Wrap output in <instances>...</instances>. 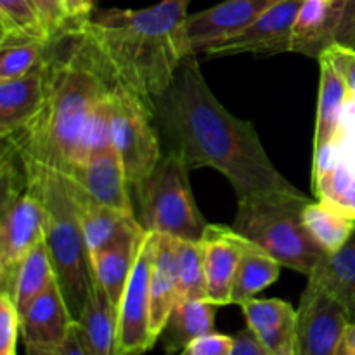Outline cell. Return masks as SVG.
Wrapping results in <instances>:
<instances>
[{"mask_svg":"<svg viewBox=\"0 0 355 355\" xmlns=\"http://www.w3.org/2000/svg\"><path fill=\"white\" fill-rule=\"evenodd\" d=\"M47 71L49 55L31 71L0 82V137L12 139L37 116L45 99Z\"/></svg>","mask_w":355,"mask_h":355,"instance_id":"e0dca14e","label":"cell"},{"mask_svg":"<svg viewBox=\"0 0 355 355\" xmlns=\"http://www.w3.org/2000/svg\"><path fill=\"white\" fill-rule=\"evenodd\" d=\"M62 12L66 17V31L71 28H80L94 16V2L96 0H61Z\"/></svg>","mask_w":355,"mask_h":355,"instance_id":"8d00e7d4","label":"cell"},{"mask_svg":"<svg viewBox=\"0 0 355 355\" xmlns=\"http://www.w3.org/2000/svg\"><path fill=\"white\" fill-rule=\"evenodd\" d=\"M321 68V82H319V103L315 114V135L314 149L329 144L338 137L342 130L345 110L350 101V90L345 85L335 66L321 55L318 59Z\"/></svg>","mask_w":355,"mask_h":355,"instance_id":"603a6c76","label":"cell"},{"mask_svg":"<svg viewBox=\"0 0 355 355\" xmlns=\"http://www.w3.org/2000/svg\"><path fill=\"white\" fill-rule=\"evenodd\" d=\"M189 166L177 153L159 158L148 179L134 189L139 200L135 215L144 231L172 236L180 241H201L207 220L194 200Z\"/></svg>","mask_w":355,"mask_h":355,"instance_id":"5b68a950","label":"cell"},{"mask_svg":"<svg viewBox=\"0 0 355 355\" xmlns=\"http://www.w3.org/2000/svg\"><path fill=\"white\" fill-rule=\"evenodd\" d=\"M156 232L146 231L118 305V355H142L155 347L151 335V274Z\"/></svg>","mask_w":355,"mask_h":355,"instance_id":"9c48e42d","label":"cell"},{"mask_svg":"<svg viewBox=\"0 0 355 355\" xmlns=\"http://www.w3.org/2000/svg\"><path fill=\"white\" fill-rule=\"evenodd\" d=\"M69 179L78 184L87 194H90L99 203L128 211V214H135L130 196L132 187L114 146L89 156L69 175Z\"/></svg>","mask_w":355,"mask_h":355,"instance_id":"ac0fdd59","label":"cell"},{"mask_svg":"<svg viewBox=\"0 0 355 355\" xmlns=\"http://www.w3.org/2000/svg\"><path fill=\"white\" fill-rule=\"evenodd\" d=\"M305 207L238 201L232 229L269 253L283 267L311 276L326 253L302 222Z\"/></svg>","mask_w":355,"mask_h":355,"instance_id":"8992f818","label":"cell"},{"mask_svg":"<svg viewBox=\"0 0 355 355\" xmlns=\"http://www.w3.org/2000/svg\"><path fill=\"white\" fill-rule=\"evenodd\" d=\"M75 322L92 355H118V311L96 277Z\"/></svg>","mask_w":355,"mask_h":355,"instance_id":"7402d4cb","label":"cell"},{"mask_svg":"<svg viewBox=\"0 0 355 355\" xmlns=\"http://www.w3.org/2000/svg\"><path fill=\"white\" fill-rule=\"evenodd\" d=\"M189 3L162 0L144 9L101 10L80 28L116 83L153 106L191 55L184 40Z\"/></svg>","mask_w":355,"mask_h":355,"instance_id":"3957f363","label":"cell"},{"mask_svg":"<svg viewBox=\"0 0 355 355\" xmlns=\"http://www.w3.org/2000/svg\"><path fill=\"white\" fill-rule=\"evenodd\" d=\"M335 355H355V322H349Z\"/></svg>","mask_w":355,"mask_h":355,"instance_id":"ab89813d","label":"cell"},{"mask_svg":"<svg viewBox=\"0 0 355 355\" xmlns=\"http://www.w3.org/2000/svg\"><path fill=\"white\" fill-rule=\"evenodd\" d=\"M215 307L208 300L177 302L162 333L165 354L179 355L194 340L214 333Z\"/></svg>","mask_w":355,"mask_h":355,"instance_id":"cb8c5ba5","label":"cell"},{"mask_svg":"<svg viewBox=\"0 0 355 355\" xmlns=\"http://www.w3.org/2000/svg\"><path fill=\"white\" fill-rule=\"evenodd\" d=\"M9 37H10V33L7 31L6 24L2 23V19H0V44H2V42L6 40V38H9Z\"/></svg>","mask_w":355,"mask_h":355,"instance_id":"7bdbcfd3","label":"cell"},{"mask_svg":"<svg viewBox=\"0 0 355 355\" xmlns=\"http://www.w3.org/2000/svg\"><path fill=\"white\" fill-rule=\"evenodd\" d=\"M281 267L283 266L276 259H272L269 253L263 252L255 243L246 239L234 284H232L231 304H245V302L255 298V295H259L260 291L276 283L279 279Z\"/></svg>","mask_w":355,"mask_h":355,"instance_id":"4316f807","label":"cell"},{"mask_svg":"<svg viewBox=\"0 0 355 355\" xmlns=\"http://www.w3.org/2000/svg\"><path fill=\"white\" fill-rule=\"evenodd\" d=\"M52 40L10 35L0 44V82L24 75L49 55Z\"/></svg>","mask_w":355,"mask_h":355,"instance_id":"f1b7e54d","label":"cell"},{"mask_svg":"<svg viewBox=\"0 0 355 355\" xmlns=\"http://www.w3.org/2000/svg\"><path fill=\"white\" fill-rule=\"evenodd\" d=\"M321 55H324V58L335 66V69L340 73V76L343 78L345 85L349 87L350 96L355 97V49L338 47V45H335V47L322 52Z\"/></svg>","mask_w":355,"mask_h":355,"instance_id":"e575fe53","label":"cell"},{"mask_svg":"<svg viewBox=\"0 0 355 355\" xmlns=\"http://www.w3.org/2000/svg\"><path fill=\"white\" fill-rule=\"evenodd\" d=\"M21 338L24 349L55 352L69 335L73 319L58 281L51 284L40 297L35 298L19 314Z\"/></svg>","mask_w":355,"mask_h":355,"instance_id":"2e32d148","label":"cell"},{"mask_svg":"<svg viewBox=\"0 0 355 355\" xmlns=\"http://www.w3.org/2000/svg\"><path fill=\"white\" fill-rule=\"evenodd\" d=\"M335 45L355 49V0H305L291 33L290 52L319 59Z\"/></svg>","mask_w":355,"mask_h":355,"instance_id":"30bf717a","label":"cell"},{"mask_svg":"<svg viewBox=\"0 0 355 355\" xmlns=\"http://www.w3.org/2000/svg\"><path fill=\"white\" fill-rule=\"evenodd\" d=\"M246 239L232 227L208 224L205 229L203 246L207 300L217 307L231 305L232 284L241 260Z\"/></svg>","mask_w":355,"mask_h":355,"instance_id":"9a60e30c","label":"cell"},{"mask_svg":"<svg viewBox=\"0 0 355 355\" xmlns=\"http://www.w3.org/2000/svg\"><path fill=\"white\" fill-rule=\"evenodd\" d=\"M144 236L146 231L142 227L132 229L90 259L94 277L116 311Z\"/></svg>","mask_w":355,"mask_h":355,"instance_id":"ffe728a7","label":"cell"},{"mask_svg":"<svg viewBox=\"0 0 355 355\" xmlns=\"http://www.w3.org/2000/svg\"><path fill=\"white\" fill-rule=\"evenodd\" d=\"M10 288V272L7 266L3 263L2 257H0V293L2 291H9Z\"/></svg>","mask_w":355,"mask_h":355,"instance_id":"b9f144b4","label":"cell"},{"mask_svg":"<svg viewBox=\"0 0 355 355\" xmlns=\"http://www.w3.org/2000/svg\"><path fill=\"white\" fill-rule=\"evenodd\" d=\"M349 318L343 305L309 279L295 321V355H335Z\"/></svg>","mask_w":355,"mask_h":355,"instance_id":"8fae6325","label":"cell"},{"mask_svg":"<svg viewBox=\"0 0 355 355\" xmlns=\"http://www.w3.org/2000/svg\"><path fill=\"white\" fill-rule=\"evenodd\" d=\"M113 146L132 191L148 179L163 156L153 106L120 83L113 90Z\"/></svg>","mask_w":355,"mask_h":355,"instance_id":"ba28073f","label":"cell"},{"mask_svg":"<svg viewBox=\"0 0 355 355\" xmlns=\"http://www.w3.org/2000/svg\"><path fill=\"white\" fill-rule=\"evenodd\" d=\"M35 9L40 14L44 26L51 38L54 40L61 33L66 31V17L62 12V2L61 0H31Z\"/></svg>","mask_w":355,"mask_h":355,"instance_id":"d590c367","label":"cell"},{"mask_svg":"<svg viewBox=\"0 0 355 355\" xmlns=\"http://www.w3.org/2000/svg\"><path fill=\"white\" fill-rule=\"evenodd\" d=\"M184 300H207L201 241L177 239V302Z\"/></svg>","mask_w":355,"mask_h":355,"instance_id":"f546056e","label":"cell"},{"mask_svg":"<svg viewBox=\"0 0 355 355\" xmlns=\"http://www.w3.org/2000/svg\"><path fill=\"white\" fill-rule=\"evenodd\" d=\"M177 302V239L156 232L151 274V335L158 342Z\"/></svg>","mask_w":355,"mask_h":355,"instance_id":"44dd1931","label":"cell"},{"mask_svg":"<svg viewBox=\"0 0 355 355\" xmlns=\"http://www.w3.org/2000/svg\"><path fill=\"white\" fill-rule=\"evenodd\" d=\"M309 279L333 295L345 309L349 322H355V231L338 252L324 255Z\"/></svg>","mask_w":355,"mask_h":355,"instance_id":"d4e9b609","label":"cell"},{"mask_svg":"<svg viewBox=\"0 0 355 355\" xmlns=\"http://www.w3.org/2000/svg\"><path fill=\"white\" fill-rule=\"evenodd\" d=\"M239 307L245 315L246 328L252 329L253 335L279 328V326L293 322L297 319V311L290 304L277 300V298H269V300L252 298Z\"/></svg>","mask_w":355,"mask_h":355,"instance_id":"4dcf8cb0","label":"cell"},{"mask_svg":"<svg viewBox=\"0 0 355 355\" xmlns=\"http://www.w3.org/2000/svg\"><path fill=\"white\" fill-rule=\"evenodd\" d=\"M21 335L19 311L9 291L0 293V355H17Z\"/></svg>","mask_w":355,"mask_h":355,"instance_id":"d6a6232c","label":"cell"},{"mask_svg":"<svg viewBox=\"0 0 355 355\" xmlns=\"http://www.w3.org/2000/svg\"><path fill=\"white\" fill-rule=\"evenodd\" d=\"M61 37L66 45L62 51L52 40L44 104L10 141L24 163L69 177L87 120L96 104L113 92L116 80L82 28H71Z\"/></svg>","mask_w":355,"mask_h":355,"instance_id":"7a4b0ae2","label":"cell"},{"mask_svg":"<svg viewBox=\"0 0 355 355\" xmlns=\"http://www.w3.org/2000/svg\"><path fill=\"white\" fill-rule=\"evenodd\" d=\"M312 187L319 201L355 220V153L338 139L314 149Z\"/></svg>","mask_w":355,"mask_h":355,"instance_id":"5bb4252c","label":"cell"},{"mask_svg":"<svg viewBox=\"0 0 355 355\" xmlns=\"http://www.w3.org/2000/svg\"><path fill=\"white\" fill-rule=\"evenodd\" d=\"M0 19L10 35L52 40L31 0H0Z\"/></svg>","mask_w":355,"mask_h":355,"instance_id":"1f68e13d","label":"cell"},{"mask_svg":"<svg viewBox=\"0 0 355 355\" xmlns=\"http://www.w3.org/2000/svg\"><path fill=\"white\" fill-rule=\"evenodd\" d=\"M28 180L44 207V241L51 255L55 281L73 319H78L92 284V267L80 225L69 179L45 166L28 165Z\"/></svg>","mask_w":355,"mask_h":355,"instance_id":"277c9868","label":"cell"},{"mask_svg":"<svg viewBox=\"0 0 355 355\" xmlns=\"http://www.w3.org/2000/svg\"><path fill=\"white\" fill-rule=\"evenodd\" d=\"M55 355H92V352L87 347L85 340H83L82 333H80L76 322H73L71 329H69L68 338L62 342V345L59 347L54 352Z\"/></svg>","mask_w":355,"mask_h":355,"instance_id":"f35d334b","label":"cell"},{"mask_svg":"<svg viewBox=\"0 0 355 355\" xmlns=\"http://www.w3.org/2000/svg\"><path fill=\"white\" fill-rule=\"evenodd\" d=\"M26 355H55V354L54 352H45V350L26 349Z\"/></svg>","mask_w":355,"mask_h":355,"instance_id":"ee69618b","label":"cell"},{"mask_svg":"<svg viewBox=\"0 0 355 355\" xmlns=\"http://www.w3.org/2000/svg\"><path fill=\"white\" fill-rule=\"evenodd\" d=\"M304 2L305 0H276L245 31L222 44L205 49L203 54L220 58L234 54L270 55L290 52L291 33Z\"/></svg>","mask_w":355,"mask_h":355,"instance_id":"7c38bea8","label":"cell"},{"mask_svg":"<svg viewBox=\"0 0 355 355\" xmlns=\"http://www.w3.org/2000/svg\"><path fill=\"white\" fill-rule=\"evenodd\" d=\"M168 151L189 170L215 168L231 182L238 201L307 207L305 196L272 165L255 127L229 113L208 87L196 55L182 59L168 89L153 101Z\"/></svg>","mask_w":355,"mask_h":355,"instance_id":"6da1fadb","label":"cell"},{"mask_svg":"<svg viewBox=\"0 0 355 355\" xmlns=\"http://www.w3.org/2000/svg\"><path fill=\"white\" fill-rule=\"evenodd\" d=\"M14 148H16V146H14V142L10 141V139H2V137H0V168H2L3 162H6V159L9 158L10 153L14 151Z\"/></svg>","mask_w":355,"mask_h":355,"instance_id":"60d3db41","label":"cell"},{"mask_svg":"<svg viewBox=\"0 0 355 355\" xmlns=\"http://www.w3.org/2000/svg\"><path fill=\"white\" fill-rule=\"evenodd\" d=\"M69 187H71L76 214H78L80 225H82L83 236H85L90 259L97 255L101 250L107 248L118 238H121L125 232L142 227L135 214H128V211H121L99 203L71 179H69Z\"/></svg>","mask_w":355,"mask_h":355,"instance_id":"d6986e66","label":"cell"},{"mask_svg":"<svg viewBox=\"0 0 355 355\" xmlns=\"http://www.w3.org/2000/svg\"><path fill=\"white\" fill-rule=\"evenodd\" d=\"M276 0H224L184 21V40L191 55H198L211 45L222 44L245 31Z\"/></svg>","mask_w":355,"mask_h":355,"instance_id":"4fadbf2b","label":"cell"},{"mask_svg":"<svg viewBox=\"0 0 355 355\" xmlns=\"http://www.w3.org/2000/svg\"><path fill=\"white\" fill-rule=\"evenodd\" d=\"M44 239V207L31 189L14 148L0 168V257L10 276L17 263Z\"/></svg>","mask_w":355,"mask_h":355,"instance_id":"52a82bcc","label":"cell"},{"mask_svg":"<svg viewBox=\"0 0 355 355\" xmlns=\"http://www.w3.org/2000/svg\"><path fill=\"white\" fill-rule=\"evenodd\" d=\"M231 355H267V352L260 345L252 329L246 328L234 336V349H232Z\"/></svg>","mask_w":355,"mask_h":355,"instance_id":"74e56055","label":"cell"},{"mask_svg":"<svg viewBox=\"0 0 355 355\" xmlns=\"http://www.w3.org/2000/svg\"><path fill=\"white\" fill-rule=\"evenodd\" d=\"M302 222L326 255L338 252L355 231L354 218L347 217L342 211L319 200L311 201L304 208Z\"/></svg>","mask_w":355,"mask_h":355,"instance_id":"83f0119b","label":"cell"},{"mask_svg":"<svg viewBox=\"0 0 355 355\" xmlns=\"http://www.w3.org/2000/svg\"><path fill=\"white\" fill-rule=\"evenodd\" d=\"M54 281L55 274L51 255H49L45 241L42 239L21 259L10 276L9 293L12 295V300L19 314L35 298L40 297Z\"/></svg>","mask_w":355,"mask_h":355,"instance_id":"484cf974","label":"cell"},{"mask_svg":"<svg viewBox=\"0 0 355 355\" xmlns=\"http://www.w3.org/2000/svg\"><path fill=\"white\" fill-rule=\"evenodd\" d=\"M234 349V336L210 333L194 340L179 355H231Z\"/></svg>","mask_w":355,"mask_h":355,"instance_id":"836d02e7","label":"cell"}]
</instances>
